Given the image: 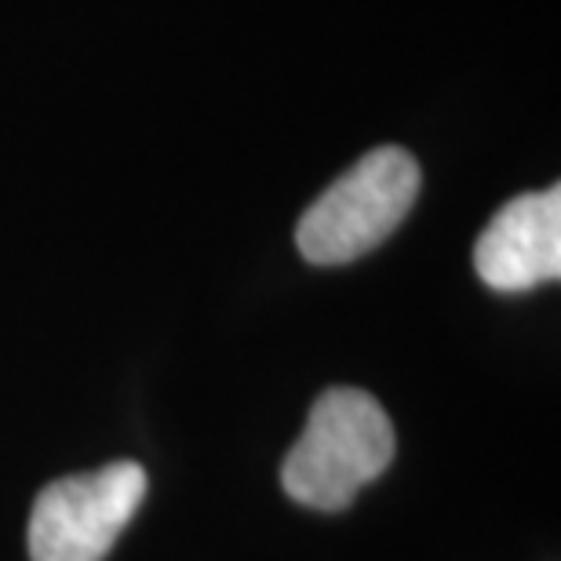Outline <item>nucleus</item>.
<instances>
[{
    "mask_svg": "<svg viewBox=\"0 0 561 561\" xmlns=\"http://www.w3.org/2000/svg\"><path fill=\"white\" fill-rule=\"evenodd\" d=\"M146 496V470L131 459L51 481L30 514L33 561H103Z\"/></svg>",
    "mask_w": 561,
    "mask_h": 561,
    "instance_id": "obj_3",
    "label": "nucleus"
},
{
    "mask_svg": "<svg viewBox=\"0 0 561 561\" xmlns=\"http://www.w3.org/2000/svg\"><path fill=\"white\" fill-rule=\"evenodd\" d=\"M474 271L496 291L561 277V186L507 201L474 244Z\"/></svg>",
    "mask_w": 561,
    "mask_h": 561,
    "instance_id": "obj_4",
    "label": "nucleus"
},
{
    "mask_svg": "<svg viewBox=\"0 0 561 561\" xmlns=\"http://www.w3.org/2000/svg\"><path fill=\"white\" fill-rule=\"evenodd\" d=\"M394 459V426L383 405L354 387H332L313 401L307 431L280 467V485L313 511H343Z\"/></svg>",
    "mask_w": 561,
    "mask_h": 561,
    "instance_id": "obj_1",
    "label": "nucleus"
},
{
    "mask_svg": "<svg viewBox=\"0 0 561 561\" xmlns=\"http://www.w3.org/2000/svg\"><path fill=\"white\" fill-rule=\"evenodd\" d=\"M420 164L401 146H379L343 172L302 211L296 244L307 263L340 266L362 260L401 227L420 197Z\"/></svg>",
    "mask_w": 561,
    "mask_h": 561,
    "instance_id": "obj_2",
    "label": "nucleus"
}]
</instances>
